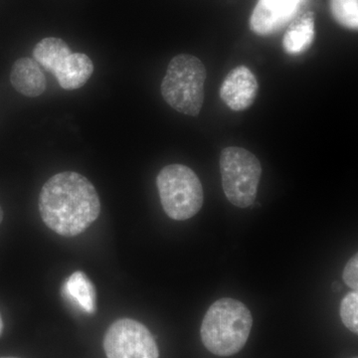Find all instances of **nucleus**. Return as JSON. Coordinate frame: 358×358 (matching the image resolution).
I'll use <instances>...</instances> for the list:
<instances>
[{
    "instance_id": "5",
    "label": "nucleus",
    "mask_w": 358,
    "mask_h": 358,
    "mask_svg": "<svg viewBox=\"0 0 358 358\" xmlns=\"http://www.w3.org/2000/svg\"><path fill=\"white\" fill-rule=\"evenodd\" d=\"M219 166L226 199L239 208L252 206L262 176L258 157L245 148H226L221 152Z\"/></svg>"
},
{
    "instance_id": "11",
    "label": "nucleus",
    "mask_w": 358,
    "mask_h": 358,
    "mask_svg": "<svg viewBox=\"0 0 358 358\" xmlns=\"http://www.w3.org/2000/svg\"><path fill=\"white\" fill-rule=\"evenodd\" d=\"M315 38V15L313 11L294 17L282 37V49L289 55H301L308 51Z\"/></svg>"
},
{
    "instance_id": "16",
    "label": "nucleus",
    "mask_w": 358,
    "mask_h": 358,
    "mask_svg": "<svg viewBox=\"0 0 358 358\" xmlns=\"http://www.w3.org/2000/svg\"><path fill=\"white\" fill-rule=\"evenodd\" d=\"M2 331H3V320H2L1 315H0V336H1Z\"/></svg>"
},
{
    "instance_id": "14",
    "label": "nucleus",
    "mask_w": 358,
    "mask_h": 358,
    "mask_svg": "<svg viewBox=\"0 0 358 358\" xmlns=\"http://www.w3.org/2000/svg\"><path fill=\"white\" fill-rule=\"evenodd\" d=\"M341 317L343 324L353 334L358 333L357 291L346 294L341 303Z\"/></svg>"
},
{
    "instance_id": "9",
    "label": "nucleus",
    "mask_w": 358,
    "mask_h": 358,
    "mask_svg": "<svg viewBox=\"0 0 358 358\" xmlns=\"http://www.w3.org/2000/svg\"><path fill=\"white\" fill-rule=\"evenodd\" d=\"M259 84L254 73L244 65L234 68L221 84L219 96L234 112H243L255 102Z\"/></svg>"
},
{
    "instance_id": "13",
    "label": "nucleus",
    "mask_w": 358,
    "mask_h": 358,
    "mask_svg": "<svg viewBox=\"0 0 358 358\" xmlns=\"http://www.w3.org/2000/svg\"><path fill=\"white\" fill-rule=\"evenodd\" d=\"M329 10L339 25L357 30L358 0H329Z\"/></svg>"
},
{
    "instance_id": "3",
    "label": "nucleus",
    "mask_w": 358,
    "mask_h": 358,
    "mask_svg": "<svg viewBox=\"0 0 358 358\" xmlns=\"http://www.w3.org/2000/svg\"><path fill=\"white\" fill-rule=\"evenodd\" d=\"M206 68L200 59L179 54L171 59L162 82V98L181 114L197 117L204 102Z\"/></svg>"
},
{
    "instance_id": "12",
    "label": "nucleus",
    "mask_w": 358,
    "mask_h": 358,
    "mask_svg": "<svg viewBox=\"0 0 358 358\" xmlns=\"http://www.w3.org/2000/svg\"><path fill=\"white\" fill-rule=\"evenodd\" d=\"M68 296L76 301L78 306L88 313H94L96 308V293L91 280L81 271L73 273L65 284Z\"/></svg>"
},
{
    "instance_id": "6",
    "label": "nucleus",
    "mask_w": 358,
    "mask_h": 358,
    "mask_svg": "<svg viewBox=\"0 0 358 358\" xmlns=\"http://www.w3.org/2000/svg\"><path fill=\"white\" fill-rule=\"evenodd\" d=\"M33 57L57 79L61 88L73 91L83 87L93 75L94 64L84 53H73L65 41L47 37L35 45Z\"/></svg>"
},
{
    "instance_id": "10",
    "label": "nucleus",
    "mask_w": 358,
    "mask_h": 358,
    "mask_svg": "<svg viewBox=\"0 0 358 358\" xmlns=\"http://www.w3.org/2000/svg\"><path fill=\"white\" fill-rule=\"evenodd\" d=\"M10 82L18 93L29 98L42 95L47 87L44 73L38 63L31 58H20L14 63Z\"/></svg>"
},
{
    "instance_id": "7",
    "label": "nucleus",
    "mask_w": 358,
    "mask_h": 358,
    "mask_svg": "<svg viewBox=\"0 0 358 358\" xmlns=\"http://www.w3.org/2000/svg\"><path fill=\"white\" fill-rule=\"evenodd\" d=\"M103 343L108 358H159L154 336L138 320H115L106 331Z\"/></svg>"
},
{
    "instance_id": "18",
    "label": "nucleus",
    "mask_w": 358,
    "mask_h": 358,
    "mask_svg": "<svg viewBox=\"0 0 358 358\" xmlns=\"http://www.w3.org/2000/svg\"><path fill=\"white\" fill-rule=\"evenodd\" d=\"M0 358H18V357H0Z\"/></svg>"
},
{
    "instance_id": "17",
    "label": "nucleus",
    "mask_w": 358,
    "mask_h": 358,
    "mask_svg": "<svg viewBox=\"0 0 358 358\" xmlns=\"http://www.w3.org/2000/svg\"><path fill=\"white\" fill-rule=\"evenodd\" d=\"M2 220H3V211H2L1 207H0V224H1Z\"/></svg>"
},
{
    "instance_id": "2",
    "label": "nucleus",
    "mask_w": 358,
    "mask_h": 358,
    "mask_svg": "<svg viewBox=\"0 0 358 358\" xmlns=\"http://www.w3.org/2000/svg\"><path fill=\"white\" fill-rule=\"evenodd\" d=\"M253 326L249 308L240 301L223 298L205 313L200 336L205 348L213 355L227 357L246 345Z\"/></svg>"
},
{
    "instance_id": "8",
    "label": "nucleus",
    "mask_w": 358,
    "mask_h": 358,
    "mask_svg": "<svg viewBox=\"0 0 358 358\" xmlns=\"http://www.w3.org/2000/svg\"><path fill=\"white\" fill-rule=\"evenodd\" d=\"M303 0H259L250 17V29L259 36L279 31L296 17Z\"/></svg>"
},
{
    "instance_id": "4",
    "label": "nucleus",
    "mask_w": 358,
    "mask_h": 358,
    "mask_svg": "<svg viewBox=\"0 0 358 358\" xmlns=\"http://www.w3.org/2000/svg\"><path fill=\"white\" fill-rule=\"evenodd\" d=\"M160 202L173 220L192 218L203 206V186L197 174L182 164L164 166L157 178Z\"/></svg>"
},
{
    "instance_id": "15",
    "label": "nucleus",
    "mask_w": 358,
    "mask_h": 358,
    "mask_svg": "<svg viewBox=\"0 0 358 358\" xmlns=\"http://www.w3.org/2000/svg\"><path fill=\"white\" fill-rule=\"evenodd\" d=\"M343 281L346 286L350 289L357 291L358 289V256H353L348 263H346L345 271H343Z\"/></svg>"
},
{
    "instance_id": "1",
    "label": "nucleus",
    "mask_w": 358,
    "mask_h": 358,
    "mask_svg": "<svg viewBox=\"0 0 358 358\" xmlns=\"http://www.w3.org/2000/svg\"><path fill=\"white\" fill-rule=\"evenodd\" d=\"M38 204L45 225L64 237H75L85 232L101 212L95 186L74 171L52 176L40 192Z\"/></svg>"
}]
</instances>
